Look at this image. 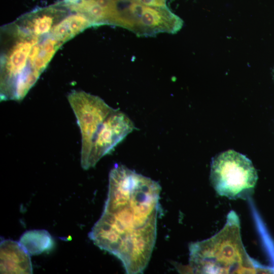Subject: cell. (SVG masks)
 <instances>
[{
  "label": "cell",
  "instance_id": "cell-3",
  "mask_svg": "<svg viewBox=\"0 0 274 274\" xmlns=\"http://www.w3.org/2000/svg\"><path fill=\"white\" fill-rule=\"evenodd\" d=\"M257 179L251 161L233 150L223 152L212 160L210 180L221 196L245 198L253 193Z\"/></svg>",
  "mask_w": 274,
  "mask_h": 274
},
{
  "label": "cell",
  "instance_id": "cell-5",
  "mask_svg": "<svg viewBox=\"0 0 274 274\" xmlns=\"http://www.w3.org/2000/svg\"><path fill=\"white\" fill-rule=\"evenodd\" d=\"M119 11V27L139 36L172 33L178 27V19L166 6H149L120 0Z\"/></svg>",
  "mask_w": 274,
  "mask_h": 274
},
{
  "label": "cell",
  "instance_id": "cell-8",
  "mask_svg": "<svg viewBox=\"0 0 274 274\" xmlns=\"http://www.w3.org/2000/svg\"><path fill=\"white\" fill-rule=\"evenodd\" d=\"M19 243L30 255H36L49 251L54 244L52 236L44 229L25 232L20 237Z\"/></svg>",
  "mask_w": 274,
  "mask_h": 274
},
{
  "label": "cell",
  "instance_id": "cell-9",
  "mask_svg": "<svg viewBox=\"0 0 274 274\" xmlns=\"http://www.w3.org/2000/svg\"><path fill=\"white\" fill-rule=\"evenodd\" d=\"M131 2L138 3L142 5L154 6V7H165L166 0H126Z\"/></svg>",
  "mask_w": 274,
  "mask_h": 274
},
{
  "label": "cell",
  "instance_id": "cell-2",
  "mask_svg": "<svg viewBox=\"0 0 274 274\" xmlns=\"http://www.w3.org/2000/svg\"><path fill=\"white\" fill-rule=\"evenodd\" d=\"M224 228L211 238L190 244V265L197 273L257 271L241 242L237 216L231 212Z\"/></svg>",
  "mask_w": 274,
  "mask_h": 274
},
{
  "label": "cell",
  "instance_id": "cell-1",
  "mask_svg": "<svg viewBox=\"0 0 274 274\" xmlns=\"http://www.w3.org/2000/svg\"><path fill=\"white\" fill-rule=\"evenodd\" d=\"M160 192L157 182L122 164L110 172L104 209L88 237L119 259L127 273H143L150 259Z\"/></svg>",
  "mask_w": 274,
  "mask_h": 274
},
{
  "label": "cell",
  "instance_id": "cell-6",
  "mask_svg": "<svg viewBox=\"0 0 274 274\" xmlns=\"http://www.w3.org/2000/svg\"><path fill=\"white\" fill-rule=\"evenodd\" d=\"M136 128L132 120L119 109L109 116L105 127L95 140L84 169L94 167L104 156L110 153L124 138Z\"/></svg>",
  "mask_w": 274,
  "mask_h": 274
},
{
  "label": "cell",
  "instance_id": "cell-7",
  "mask_svg": "<svg viewBox=\"0 0 274 274\" xmlns=\"http://www.w3.org/2000/svg\"><path fill=\"white\" fill-rule=\"evenodd\" d=\"M30 254L20 243L11 239L1 242V273H32Z\"/></svg>",
  "mask_w": 274,
  "mask_h": 274
},
{
  "label": "cell",
  "instance_id": "cell-4",
  "mask_svg": "<svg viewBox=\"0 0 274 274\" xmlns=\"http://www.w3.org/2000/svg\"><path fill=\"white\" fill-rule=\"evenodd\" d=\"M67 99L81 131V164L83 167L93 143L105 128L109 116L115 109L99 96L83 91H72Z\"/></svg>",
  "mask_w": 274,
  "mask_h": 274
}]
</instances>
